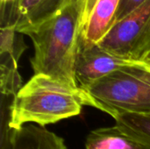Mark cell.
I'll use <instances>...</instances> for the list:
<instances>
[{
    "mask_svg": "<svg viewBox=\"0 0 150 149\" xmlns=\"http://www.w3.org/2000/svg\"><path fill=\"white\" fill-rule=\"evenodd\" d=\"M83 0L68 4L56 15L24 32L33 44L31 65L44 74L77 88L75 63L81 34Z\"/></svg>",
    "mask_w": 150,
    "mask_h": 149,
    "instance_id": "1",
    "label": "cell"
},
{
    "mask_svg": "<svg viewBox=\"0 0 150 149\" xmlns=\"http://www.w3.org/2000/svg\"><path fill=\"white\" fill-rule=\"evenodd\" d=\"M84 105L91 106V102L83 90L49 76L34 74L13 98L9 127L28 124L45 127L79 115Z\"/></svg>",
    "mask_w": 150,
    "mask_h": 149,
    "instance_id": "2",
    "label": "cell"
},
{
    "mask_svg": "<svg viewBox=\"0 0 150 149\" xmlns=\"http://www.w3.org/2000/svg\"><path fill=\"white\" fill-rule=\"evenodd\" d=\"M83 91L91 107L113 119L124 114L150 116V67L143 61L119 68Z\"/></svg>",
    "mask_w": 150,
    "mask_h": 149,
    "instance_id": "3",
    "label": "cell"
},
{
    "mask_svg": "<svg viewBox=\"0 0 150 149\" xmlns=\"http://www.w3.org/2000/svg\"><path fill=\"white\" fill-rule=\"evenodd\" d=\"M98 45L117 57L142 61L150 52V0L118 21Z\"/></svg>",
    "mask_w": 150,
    "mask_h": 149,
    "instance_id": "4",
    "label": "cell"
},
{
    "mask_svg": "<svg viewBox=\"0 0 150 149\" xmlns=\"http://www.w3.org/2000/svg\"><path fill=\"white\" fill-rule=\"evenodd\" d=\"M69 4V0H14L1 3V28L24 32L48 20Z\"/></svg>",
    "mask_w": 150,
    "mask_h": 149,
    "instance_id": "5",
    "label": "cell"
},
{
    "mask_svg": "<svg viewBox=\"0 0 150 149\" xmlns=\"http://www.w3.org/2000/svg\"><path fill=\"white\" fill-rule=\"evenodd\" d=\"M133 61L117 57L98 44L85 42L80 35L75 63V81L78 89L84 90L93 83L123 66Z\"/></svg>",
    "mask_w": 150,
    "mask_h": 149,
    "instance_id": "6",
    "label": "cell"
},
{
    "mask_svg": "<svg viewBox=\"0 0 150 149\" xmlns=\"http://www.w3.org/2000/svg\"><path fill=\"white\" fill-rule=\"evenodd\" d=\"M0 149H67L64 140L34 124L10 128L7 119H1Z\"/></svg>",
    "mask_w": 150,
    "mask_h": 149,
    "instance_id": "7",
    "label": "cell"
},
{
    "mask_svg": "<svg viewBox=\"0 0 150 149\" xmlns=\"http://www.w3.org/2000/svg\"><path fill=\"white\" fill-rule=\"evenodd\" d=\"M120 0H98L90 16L81 27V38L87 43L98 44L116 23Z\"/></svg>",
    "mask_w": 150,
    "mask_h": 149,
    "instance_id": "8",
    "label": "cell"
},
{
    "mask_svg": "<svg viewBox=\"0 0 150 149\" xmlns=\"http://www.w3.org/2000/svg\"><path fill=\"white\" fill-rule=\"evenodd\" d=\"M84 149H145L136 140L118 126L100 127L91 131L85 141Z\"/></svg>",
    "mask_w": 150,
    "mask_h": 149,
    "instance_id": "9",
    "label": "cell"
},
{
    "mask_svg": "<svg viewBox=\"0 0 150 149\" xmlns=\"http://www.w3.org/2000/svg\"><path fill=\"white\" fill-rule=\"evenodd\" d=\"M115 125L136 140L145 149H150V116L124 114L114 118Z\"/></svg>",
    "mask_w": 150,
    "mask_h": 149,
    "instance_id": "10",
    "label": "cell"
},
{
    "mask_svg": "<svg viewBox=\"0 0 150 149\" xmlns=\"http://www.w3.org/2000/svg\"><path fill=\"white\" fill-rule=\"evenodd\" d=\"M22 86V79L18 71V61L10 54L0 53L1 96L15 97Z\"/></svg>",
    "mask_w": 150,
    "mask_h": 149,
    "instance_id": "11",
    "label": "cell"
},
{
    "mask_svg": "<svg viewBox=\"0 0 150 149\" xmlns=\"http://www.w3.org/2000/svg\"><path fill=\"white\" fill-rule=\"evenodd\" d=\"M26 49L22 33L10 27L1 28L0 53H6L12 55L18 61L23 52Z\"/></svg>",
    "mask_w": 150,
    "mask_h": 149,
    "instance_id": "12",
    "label": "cell"
},
{
    "mask_svg": "<svg viewBox=\"0 0 150 149\" xmlns=\"http://www.w3.org/2000/svg\"><path fill=\"white\" fill-rule=\"evenodd\" d=\"M145 1L147 0H120L116 14V23L134 11Z\"/></svg>",
    "mask_w": 150,
    "mask_h": 149,
    "instance_id": "13",
    "label": "cell"
},
{
    "mask_svg": "<svg viewBox=\"0 0 150 149\" xmlns=\"http://www.w3.org/2000/svg\"><path fill=\"white\" fill-rule=\"evenodd\" d=\"M97 1L98 0H83V17H82L81 27L84 24L86 19L88 18V17L90 16V14H91V11L93 10Z\"/></svg>",
    "mask_w": 150,
    "mask_h": 149,
    "instance_id": "14",
    "label": "cell"
},
{
    "mask_svg": "<svg viewBox=\"0 0 150 149\" xmlns=\"http://www.w3.org/2000/svg\"><path fill=\"white\" fill-rule=\"evenodd\" d=\"M142 61H143V62H145L147 65H149V66L150 67V52L149 53V54H147L145 55V57L143 58Z\"/></svg>",
    "mask_w": 150,
    "mask_h": 149,
    "instance_id": "15",
    "label": "cell"
},
{
    "mask_svg": "<svg viewBox=\"0 0 150 149\" xmlns=\"http://www.w3.org/2000/svg\"><path fill=\"white\" fill-rule=\"evenodd\" d=\"M79 1H81V0H69V4H75V3H77V2H79Z\"/></svg>",
    "mask_w": 150,
    "mask_h": 149,
    "instance_id": "16",
    "label": "cell"
},
{
    "mask_svg": "<svg viewBox=\"0 0 150 149\" xmlns=\"http://www.w3.org/2000/svg\"><path fill=\"white\" fill-rule=\"evenodd\" d=\"M14 0H1V3H8V2H11Z\"/></svg>",
    "mask_w": 150,
    "mask_h": 149,
    "instance_id": "17",
    "label": "cell"
}]
</instances>
